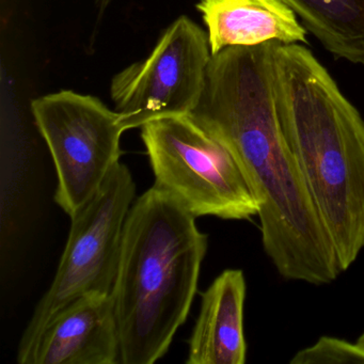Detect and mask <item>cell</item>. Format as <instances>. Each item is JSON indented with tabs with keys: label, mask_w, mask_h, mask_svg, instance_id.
I'll return each instance as SVG.
<instances>
[{
	"label": "cell",
	"mask_w": 364,
	"mask_h": 364,
	"mask_svg": "<svg viewBox=\"0 0 364 364\" xmlns=\"http://www.w3.org/2000/svg\"><path fill=\"white\" fill-rule=\"evenodd\" d=\"M274 43L212 55L191 116L227 146L244 172L259 202L264 251L278 274L321 287L342 270L281 127Z\"/></svg>",
	"instance_id": "obj_1"
},
{
	"label": "cell",
	"mask_w": 364,
	"mask_h": 364,
	"mask_svg": "<svg viewBox=\"0 0 364 364\" xmlns=\"http://www.w3.org/2000/svg\"><path fill=\"white\" fill-rule=\"evenodd\" d=\"M279 118L342 272L364 248V120L302 44L274 42Z\"/></svg>",
	"instance_id": "obj_2"
},
{
	"label": "cell",
	"mask_w": 364,
	"mask_h": 364,
	"mask_svg": "<svg viewBox=\"0 0 364 364\" xmlns=\"http://www.w3.org/2000/svg\"><path fill=\"white\" fill-rule=\"evenodd\" d=\"M208 236L176 198L157 186L125 221L112 296L121 364H153L167 353L197 293Z\"/></svg>",
	"instance_id": "obj_3"
},
{
	"label": "cell",
	"mask_w": 364,
	"mask_h": 364,
	"mask_svg": "<svg viewBox=\"0 0 364 364\" xmlns=\"http://www.w3.org/2000/svg\"><path fill=\"white\" fill-rule=\"evenodd\" d=\"M141 138L155 186L176 198L198 218L247 220L259 202L235 157L191 114L151 121Z\"/></svg>",
	"instance_id": "obj_4"
},
{
	"label": "cell",
	"mask_w": 364,
	"mask_h": 364,
	"mask_svg": "<svg viewBox=\"0 0 364 364\" xmlns=\"http://www.w3.org/2000/svg\"><path fill=\"white\" fill-rule=\"evenodd\" d=\"M136 186L131 171L119 161L97 193L71 217L69 237L50 289L40 300L18 345L24 364L48 321L86 294H110L120 259L123 230Z\"/></svg>",
	"instance_id": "obj_5"
},
{
	"label": "cell",
	"mask_w": 364,
	"mask_h": 364,
	"mask_svg": "<svg viewBox=\"0 0 364 364\" xmlns=\"http://www.w3.org/2000/svg\"><path fill=\"white\" fill-rule=\"evenodd\" d=\"M36 125L56 167L55 200L72 216L120 161L121 116L92 95L63 90L31 102Z\"/></svg>",
	"instance_id": "obj_6"
},
{
	"label": "cell",
	"mask_w": 364,
	"mask_h": 364,
	"mask_svg": "<svg viewBox=\"0 0 364 364\" xmlns=\"http://www.w3.org/2000/svg\"><path fill=\"white\" fill-rule=\"evenodd\" d=\"M210 58L208 33L187 16L176 18L146 59L112 78L110 97L125 129L191 114L203 93Z\"/></svg>",
	"instance_id": "obj_7"
},
{
	"label": "cell",
	"mask_w": 364,
	"mask_h": 364,
	"mask_svg": "<svg viewBox=\"0 0 364 364\" xmlns=\"http://www.w3.org/2000/svg\"><path fill=\"white\" fill-rule=\"evenodd\" d=\"M120 342L110 294H86L56 313L24 364H118Z\"/></svg>",
	"instance_id": "obj_8"
},
{
	"label": "cell",
	"mask_w": 364,
	"mask_h": 364,
	"mask_svg": "<svg viewBox=\"0 0 364 364\" xmlns=\"http://www.w3.org/2000/svg\"><path fill=\"white\" fill-rule=\"evenodd\" d=\"M212 55L270 42L306 44L308 31L281 0H199Z\"/></svg>",
	"instance_id": "obj_9"
},
{
	"label": "cell",
	"mask_w": 364,
	"mask_h": 364,
	"mask_svg": "<svg viewBox=\"0 0 364 364\" xmlns=\"http://www.w3.org/2000/svg\"><path fill=\"white\" fill-rule=\"evenodd\" d=\"M247 284L240 269L221 272L202 294L189 340L187 364H245L244 309Z\"/></svg>",
	"instance_id": "obj_10"
},
{
	"label": "cell",
	"mask_w": 364,
	"mask_h": 364,
	"mask_svg": "<svg viewBox=\"0 0 364 364\" xmlns=\"http://www.w3.org/2000/svg\"><path fill=\"white\" fill-rule=\"evenodd\" d=\"M336 59L364 67V0H281Z\"/></svg>",
	"instance_id": "obj_11"
},
{
	"label": "cell",
	"mask_w": 364,
	"mask_h": 364,
	"mask_svg": "<svg viewBox=\"0 0 364 364\" xmlns=\"http://www.w3.org/2000/svg\"><path fill=\"white\" fill-rule=\"evenodd\" d=\"M291 364H364V350L357 344L333 336H321L291 358Z\"/></svg>",
	"instance_id": "obj_12"
},
{
	"label": "cell",
	"mask_w": 364,
	"mask_h": 364,
	"mask_svg": "<svg viewBox=\"0 0 364 364\" xmlns=\"http://www.w3.org/2000/svg\"><path fill=\"white\" fill-rule=\"evenodd\" d=\"M95 1L97 11H99L100 14H103L107 10V8L112 5L114 0H95Z\"/></svg>",
	"instance_id": "obj_13"
},
{
	"label": "cell",
	"mask_w": 364,
	"mask_h": 364,
	"mask_svg": "<svg viewBox=\"0 0 364 364\" xmlns=\"http://www.w3.org/2000/svg\"><path fill=\"white\" fill-rule=\"evenodd\" d=\"M355 343L364 350V332L358 338L357 342Z\"/></svg>",
	"instance_id": "obj_14"
}]
</instances>
